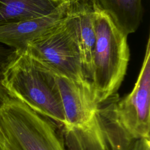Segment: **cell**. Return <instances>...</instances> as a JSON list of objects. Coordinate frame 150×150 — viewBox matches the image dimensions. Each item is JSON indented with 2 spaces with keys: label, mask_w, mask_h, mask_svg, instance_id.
<instances>
[{
  "label": "cell",
  "mask_w": 150,
  "mask_h": 150,
  "mask_svg": "<svg viewBox=\"0 0 150 150\" xmlns=\"http://www.w3.org/2000/svg\"><path fill=\"white\" fill-rule=\"evenodd\" d=\"M10 96L62 126L66 124L61 98L50 73L26 50H13L3 73Z\"/></svg>",
  "instance_id": "cell-1"
},
{
  "label": "cell",
  "mask_w": 150,
  "mask_h": 150,
  "mask_svg": "<svg viewBox=\"0 0 150 150\" xmlns=\"http://www.w3.org/2000/svg\"><path fill=\"white\" fill-rule=\"evenodd\" d=\"M91 2L96 44L90 81L98 104L118 94L127 73L130 53L128 36L105 11Z\"/></svg>",
  "instance_id": "cell-2"
},
{
  "label": "cell",
  "mask_w": 150,
  "mask_h": 150,
  "mask_svg": "<svg viewBox=\"0 0 150 150\" xmlns=\"http://www.w3.org/2000/svg\"><path fill=\"white\" fill-rule=\"evenodd\" d=\"M3 150H66L52 121L11 97L0 108Z\"/></svg>",
  "instance_id": "cell-3"
},
{
  "label": "cell",
  "mask_w": 150,
  "mask_h": 150,
  "mask_svg": "<svg viewBox=\"0 0 150 150\" xmlns=\"http://www.w3.org/2000/svg\"><path fill=\"white\" fill-rule=\"evenodd\" d=\"M118 94L98 104L92 119L81 127H63L66 150H131L133 138L119 120Z\"/></svg>",
  "instance_id": "cell-4"
},
{
  "label": "cell",
  "mask_w": 150,
  "mask_h": 150,
  "mask_svg": "<svg viewBox=\"0 0 150 150\" xmlns=\"http://www.w3.org/2000/svg\"><path fill=\"white\" fill-rule=\"evenodd\" d=\"M25 49L32 59L50 69L77 83L91 85L65 17L30 42Z\"/></svg>",
  "instance_id": "cell-5"
},
{
  "label": "cell",
  "mask_w": 150,
  "mask_h": 150,
  "mask_svg": "<svg viewBox=\"0 0 150 150\" xmlns=\"http://www.w3.org/2000/svg\"><path fill=\"white\" fill-rule=\"evenodd\" d=\"M117 111L120 121L134 139L149 138L150 39L147 40L142 64L132 91L119 99Z\"/></svg>",
  "instance_id": "cell-6"
},
{
  "label": "cell",
  "mask_w": 150,
  "mask_h": 150,
  "mask_svg": "<svg viewBox=\"0 0 150 150\" xmlns=\"http://www.w3.org/2000/svg\"><path fill=\"white\" fill-rule=\"evenodd\" d=\"M43 65L50 73L61 98L66 121L63 127L86 125L94 117L98 105L91 85L77 83Z\"/></svg>",
  "instance_id": "cell-7"
},
{
  "label": "cell",
  "mask_w": 150,
  "mask_h": 150,
  "mask_svg": "<svg viewBox=\"0 0 150 150\" xmlns=\"http://www.w3.org/2000/svg\"><path fill=\"white\" fill-rule=\"evenodd\" d=\"M65 21L77 44L85 76L90 81L96 44L92 2L85 0H71Z\"/></svg>",
  "instance_id": "cell-8"
},
{
  "label": "cell",
  "mask_w": 150,
  "mask_h": 150,
  "mask_svg": "<svg viewBox=\"0 0 150 150\" xmlns=\"http://www.w3.org/2000/svg\"><path fill=\"white\" fill-rule=\"evenodd\" d=\"M71 0H64L50 13L33 18L0 23V43L13 50H22L27 45L66 16Z\"/></svg>",
  "instance_id": "cell-9"
},
{
  "label": "cell",
  "mask_w": 150,
  "mask_h": 150,
  "mask_svg": "<svg viewBox=\"0 0 150 150\" xmlns=\"http://www.w3.org/2000/svg\"><path fill=\"white\" fill-rule=\"evenodd\" d=\"M64 0H0V23L45 15Z\"/></svg>",
  "instance_id": "cell-10"
},
{
  "label": "cell",
  "mask_w": 150,
  "mask_h": 150,
  "mask_svg": "<svg viewBox=\"0 0 150 150\" xmlns=\"http://www.w3.org/2000/svg\"><path fill=\"white\" fill-rule=\"evenodd\" d=\"M127 36L138 28L142 17V0H93Z\"/></svg>",
  "instance_id": "cell-11"
},
{
  "label": "cell",
  "mask_w": 150,
  "mask_h": 150,
  "mask_svg": "<svg viewBox=\"0 0 150 150\" xmlns=\"http://www.w3.org/2000/svg\"><path fill=\"white\" fill-rule=\"evenodd\" d=\"M13 49L0 43V108L12 97L3 84V73Z\"/></svg>",
  "instance_id": "cell-12"
},
{
  "label": "cell",
  "mask_w": 150,
  "mask_h": 150,
  "mask_svg": "<svg viewBox=\"0 0 150 150\" xmlns=\"http://www.w3.org/2000/svg\"><path fill=\"white\" fill-rule=\"evenodd\" d=\"M131 150H150L149 138H143L136 139Z\"/></svg>",
  "instance_id": "cell-13"
},
{
  "label": "cell",
  "mask_w": 150,
  "mask_h": 150,
  "mask_svg": "<svg viewBox=\"0 0 150 150\" xmlns=\"http://www.w3.org/2000/svg\"><path fill=\"white\" fill-rule=\"evenodd\" d=\"M4 138L3 134L0 129V150H3L4 146Z\"/></svg>",
  "instance_id": "cell-14"
},
{
  "label": "cell",
  "mask_w": 150,
  "mask_h": 150,
  "mask_svg": "<svg viewBox=\"0 0 150 150\" xmlns=\"http://www.w3.org/2000/svg\"><path fill=\"white\" fill-rule=\"evenodd\" d=\"M85 1H91H91H93V0H85Z\"/></svg>",
  "instance_id": "cell-15"
}]
</instances>
